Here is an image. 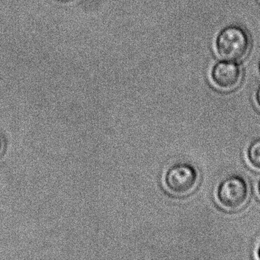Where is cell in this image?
<instances>
[{
  "label": "cell",
  "mask_w": 260,
  "mask_h": 260,
  "mask_svg": "<svg viewBox=\"0 0 260 260\" xmlns=\"http://www.w3.org/2000/svg\"><path fill=\"white\" fill-rule=\"evenodd\" d=\"M250 41L243 28L231 25L223 28L216 39V49L221 58L229 61L242 60L247 55Z\"/></svg>",
  "instance_id": "6da1fadb"
},
{
  "label": "cell",
  "mask_w": 260,
  "mask_h": 260,
  "mask_svg": "<svg viewBox=\"0 0 260 260\" xmlns=\"http://www.w3.org/2000/svg\"><path fill=\"white\" fill-rule=\"evenodd\" d=\"M247 182L240 176H231L223 179L217 191L218 203L223 209L237 211L242 209L249 201Z\"/></svg>",
  "instance_id": "7a4b0ae2"
},
{
  "label": "cell",
  "mask_w": 260,
  "mask_h": 260,
  "mask_svg": "<svg viewBox=\"0 0 260 260\" xmlns=\"http://www.w3.org/2000/svg\"><path fill=\"white\" fill-rule=\"evenodd\" d=\"M199 173L193 166L178 164L166 173L164 182L170 194L183 197L191 194L199 184Z\"/></svg>",
  "instance_id": "3957f363"
},
{
  "label": "cell",
  "mask_w": 260,
  "mask_h": 260,
  "mask_svg": "<svg viewBox=\"0 0 260 260\" xmlns=\"http://www.w3.org/2000/svg\"><path fill=\"white\" fill-rule=\"evenodd\" d=\"M241 79V68L234 61L218 62L211 71L213 83L221 90L231 91L236 89Z\"/></svg>",
  "instance_id": "277c9868"
},
{
  "label": "cell",
  "mask_w": 260,
  "mask_h": 260,
  "mask_svg": "<svg viewBox=\"0 0 260 260\" xmlns=\"http://www.w3.org/2000/svg\"><path fill=\"white\" fill-rule=\"evenodd\" d=\"M247 159L252 168L260 170V138L249 145L247 150Z\"/></svg>",
  "instance_id": "5b68a950"
},
{
  "label": "cell",
  "mask_w": 260,
  "mask_h": 260,
  "mask_svg": "<svg viewBox=\"0 0 260 260\" xmlns=\"http://www.w3.org/2000/svg\"><path fill=\"white\" fill-rule=\"evenodd\" d=\"M255 98H256L257 104H258V107H259L260 109V86L258 89H257L256 96H255Z\"/></svg>",
  "instance_id": "8992f818"
},
{
  "label": "cell",
  "mask_w": 260,
  "mask_h": 260,
  "mask_svg": "<svg viewBox=\"0 0 260 260\" xmlns=\"http://www.w3.org/2000/svg\"><path fill=\"white\" fill-rule=\"evenodd\" d=\"M3 150H4V143H3L2 139L0 138V154L2 153Z\"/></svg>",
  "instance_id": "52a82bcc"
},
{
  "label": "cell",
  "mask_w": 260,
  "mask_h": 260,
  "mask_svg": "<svg viewBox=\"0 0 260 260\" xmlns=\"http://www.w3.org/2000/svg\"><path fill=\"white\" fill-rule=\"evenodd\" d=\"M258 258H260V246H259V248H258Z\"/></svg>",
  "instance_id": "ba28073f"
},
{
  "label": "cell",
  "mask_w": 260,
  "mask_h": 260,
  "mask_svg": "<svg viewBox=\"0 0 260 260\" xmlns=\"http://www.w3.org/2000/svg\"><path fill=\"white\" fill-rule=\"evenodd\" d=\"M258 193H259L260 196V180L259 182H258Z\"/></svg>",
  "instance_id": "9c48e42d"
}]
</instances>
